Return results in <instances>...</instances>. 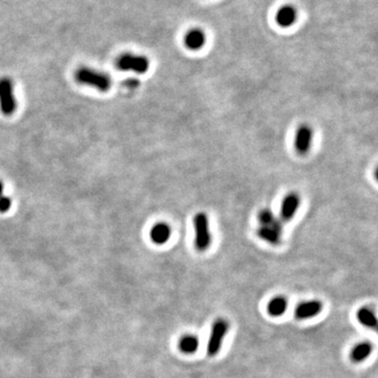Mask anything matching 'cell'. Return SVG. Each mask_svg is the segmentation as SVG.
I'll use <instances>...</instances> for the list:
<instances>
[{"label":"cell","mask_w":378,"mask_h":378,"mask_svg":"<svg viewBox=\"0 0 378 378\" xmlns=\"http://www.w3.org/2000/svg\"><path fill=\"white\" fill-rule=\"evenodd\" d=\"M74 78L79 84L93 87L102 92L108 91L112 85L111 77L108 74L89 66H80L77 68Z\"/></svg>","instance_id":"1"},{"label":"cell","mask_w":378,"mask_h":378,"mask_svg":"<svg viewBox=\"0 0 378 378\" xmlns=\"http://www.w3.org/2000/svg\"><path fill=\"white\" fill-rule=\"evenodd\" d=\"M150 62L146 56L133 53H124L116 60V67L123 72H134L136 74H145L148 72Z\"/></svg>","instance_id":"2"},{"label":"cell","mask_w":378,"mask_h":378,"mask_svg":"<svg viewBox=\"0 0 378 378\" xmlns=\"http://www.w3.org/2000/svg\"><path fill=\"white\" fill-rule=\"evenodd\" d=\"M18 102L15 96L14 82L9 77L0 78V111L6 117L16 112Z\"/></svg>","instance_id":"3"},{"label":"cell","mask_w":378,"mask_h":378,"mask_svg":"<svg viewBox=\"0 0 378 378\" xmlns=\"http://www.w3.org/2000/svg\"><path fill=\"white\" fill-rule=\"evenodd\" d=\"M195 226V245L199 251L207 250L212 241L211 231L209 229V220L205 212H199L194 218Z\"/></svg>","instance_id":"4"},{"label":"cell","mask_w":378,"mask_h":378,"mask_svg":"<svg viewBox=\"0 0 378 378\" xmlns=\"http://www.w3.org/2000/svg\"><path fill=\"white\" fill-rule=\"evenodd\" d=\"M228 332V323L224 319H218L211 329L207 345V353L209 356H216L222 348L223 341Z\"/></svg>","instance_id":"5"},{"label":"cell","mask_w":378,"mask_h":378,"mask_svg":"<svg viewBox=\"0 0 378 378\" xmlns=\"http://www.w3.org/2000/svg\"><path fill=\"white\" fill-rule=\"evenodd\" d=\"M313 138L314 131L311 126L307 124L300 125L296 130L294 140V146L296 152L300 155L308 154L310 148L312 147Z\"/></svg>","instance_id":"6"},{"label":"cell","mask_w":378,"mask_h":378,"mask_svg":"<svg viewBox=\"0 0 378 378\" xmlns=\"http://www.w3.org/2000/svg\"><path fill=\"white\" fill-rule=\"evenodd\" d=\"M282 224L279 219H276L274 223L267 226H259L257 229V235L263 241L271 245H279L281 240Z\"/></svg>","instance_id":"7"},{"label":"cell","mask_w":378,"mask_h":378,"mask_svg":"<svg viewBox=\"0 0 378 378\" xmlns=\"http://www.w3.org/2000/svg\"><path fill=\"white\" fill-rule=\"evenodd\" d=\"M300 205V198L296 193H290L284 198L280 206V221L289 222L296 215Z\"/></svg>","instance_id":"8"},{"label":"cell","mask_w":378,"mask_h":378,"mask_svg":"<svg viewBox=\"0 0 378 378\" xmlns=\"http://www.w3.org/2000/svg\"><path fill=\"white\" fill-rule=\"evenodd\" d=\"M323 310V304L319 300H309L301 303L295 310V316L298 319H308L315 317Z\"/></svg>","instance_id":"9"},{"label":"cell","mask_w":378,"mask_h":378,"mask_svg":"<svg viewBox=\"0 0 378 378\" xmlns=\"http://www.w3.org/2000/svg\"><path fill=\"white\" fill-rule=\"evenodd\" d=\"M206 43V35L201 29L189 30L184 37V44L188 50L199 51Z\"/></svg>","instance_id":"10"},{"label":"cell","mask_w":378,"mask_h":378,"mask_svg":"<svg viewBox=\"0 0 378 378\" xmlns=\"http://www.w3.org/2000/svg\"><path fill=\"white\" fill-rule=\"evenodd\" d=\"M297 19V12L294 7L290 5L282 6L275 14V20L277 25L281 28H289Z\"/></svg>","instance_id":"11"},{"label":"cell","mask_w":378,"mask_h":378,"mask_svg":"<svg viewBox=\"0 0 378 378\" xmlns=\"http://www.w3.org/2000/svg\"><path fill=\"white\" fill-rule=\"evenodd\" d=\"M150 240L157 245H163L171 240L172 228L168 224L160 222L153 226L149 232Z\"/></svg>","instance_id":"12"},{"label":"cell","mask_w":378,"mask_h":378,"mask_svg":"<svg viewBox=\"0 0 378 378\" xmlns=\"http://www.w3.org/2000/svg\"><path fill=\"white\" fill-rule=\"evenodd\" d=\"M373 351V345L369 342H364L354 347L350 353V358L354 363H362L366 361Z\"/></svg>","instance_id":"13"},{"label":"cell","mask_w":378,"mask_h":378,"mask_svg":"<svg viewBox=\"0 0 378 378\" xmlns=\"http://www.w3.org/2000/svg\"><path fill=\"white\" fill-rule=\"evenodd\" d=\"M288 308V301L285 297L277 296L272 298L267 307V311L271 316L277 317L281 316L284 313L287 311Z\"/></svg>","instance_id":"14"},{"label":"cell","mask_w":378,"mask_h":378,"mask_svg":"<svg viewBox=\"0 0 378 378\" xmlns=\"http://www.w3.org/2000/svg\"><path fill=\"white\" fill-rule=\"evenodd\" d=\"M199 339L195 335H184L179 342V348L185 354L196 353L199 349Z\"/></svg>","instance_id":"15"},{"label":"cell","mask_w":378,"mask_h":378,"mask_svg":"<svg viewBox=\"0 0 378 378\" xmlns=\"http://www.w3.org/2000/svg\"><path fill=\"white\" fill-rule=\"evenodd\" d=\"M358 322L367 328L375 329L377 327V317L375 313L369 308H362L357 312Z\"/></svg>","instance_id":"16"},{"label":"cell","mask_w":378,"mask_h":378,"mask_svg":"<svg viewBox=\"0 0 378 378\" xmlns=\"http://www.w3.org/2000/svg\"><path fill=\"white\" fill-rule=\"evenodd\" d=\"M276 217L274 216L273 211L271 209L265 208L262 209L261 211L258 212L257 215V220L258 223L261 224V226H267V225H271L272 223H274L276 221Z\"/></svg>","instance_id":"17"},{"label":"cell","mask_w":378,"mask_h":378,"mask_svg":"<svg viewBox=\"0 0 378 378\" xmlns=\"http://www.w3.org/2000/svg\"><path fill=\"white\" fill-rule=\"evenodd\" d=\"M12 199L8 196L0 197V214H6L12 207Z\"/></svg>","instance_id":"18"},{"label":"cell","mask_w":378,"mask_h":378,"mask_svg":"<svg viewBox=\"0 0 378 378\" xmlns=\"http://www.w3.org/2000/svg\"><path fill=\"white\" fill-rule=\"evenodd\" d=\"M139 84H140V82H139V80L138 79H129V80H127V81H125V85L127 86V87H129V88H135V87H138L139 86Z\"/></svg>","instance_id":"19"},{"label":"cell","mask_w":378,"mask_h":378,"mask_svg":"<svg viewBox=\"0 0 378 378\" xmlns=\"http://www.w3.org/2000/svg\"><path fill=\"white\" fill-rule=\"evenodd\" d=\"M4 191H5V184L2 180H0V197L4 196Z\"/></svg>","instance_id":"20"}]
</instances>
